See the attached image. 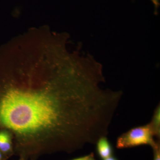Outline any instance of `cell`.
I'll list each match as a JSON object with an SVG mask.
<instances>
[{
	"label": "cell",
	"mask_w": 160,
	"mask_h": 160,
	"mask_svg": "<svg viewBox=\"0 0 160 160\" xmlns=\"http://www.w3.org/2000/svg\"><path fill=\"white\" fill-rule=\"evenodd\" d=\"M52 49H43L34 63L32 54V64L18 67L0 91V127L23 142L96 143L108 133L117 95L101 88L102 72L89 58L56 48L52 59Z\"/></svg>",
	"instance_id": "6da1fadb"
},
{
	"label": "cell",
	"mask_w": 160,
	"mask_h": 160,
	"mask_svg": "<svg viewBox=\"0 0 160 160\" xmlns=\"http://www.w3.org/2000/svg\"><path fill=\"white\" fill-rule=\"evenodd\" d=\"M150 124L135 127L121 135L117 140L116 146L119 149L131 148L142 145L154 147L157 142Z\"/></svg>",
	"instance_id": "7a4b0ae2"
},
{
	"label": "cell",
	"mask_w": 160,
	"mask_h": 160,
	"mask_svg": "<svg viewBox=\"0 0 160 160\" xmlns=\"http://www.w3.org/2000/svg\"><path fill=\"white\" fill-rule=\"evenodd\" d=\"M97 150L100 157L104 159L111 156L112 148L106 136L100 138L97 142Z\"/></svg>",
	"instance_id": "3957f363"
},
{
	"label": "cell",
	"mask_w": 160,
	"mask_h": 160,
	"mask_svg": "<svg viewBox=\"0 0 160 160\" xmlns=\"http://www.w3.org/2000/svg\"><path fill=\"white\" fill-rule=\"evenodd\" d=\"M151 126L155 137L159 138L160 136V105L157 107L154 111V114L152 119Z\"/></svg>",
	"instance_id": "277c9868"
},
{
	"label": "cell",
	"mask_w": 160,
	"mask_h": 160,
	"mask_svg": "<svg viewBox=\"0 0 160 160\" xmlns=\"http://www.w3.org/2000/svg\"><path fill=\"white\" fill-rule=\"evenodd\" d=\"M11 148V140L8 132L4 131L2 143L0 145V150L3 152H8Z\"/></svg>",
	"instance_id": "5b68a950"
},
{
	"label": "cell",
	"mask_w": 160,
	"mask_h": 160,
	"mask_svg": "<svg viewBox=\"0 0 160 160\" xmlns=\"http://www.w3.org/2000/svg\"><path fill=\"white\" fill-rule=\"evenodd\" d=\"M154 150V160H160V149L159 144L157 143L155 146L152 147Z\"/></svg>",
	"instance_id": "8992f818"
},
{
	"label": "cell",
	"mask_w": 160,
	"mask_h": 160,
	"mask_svg": "<svg viewBox=\"0 0 160 160\" xmlns=\"http://www.w3.org/2000/svg\"><path fill=\"white\" fill-rule=\"evenodd\" d=\"M155 6V14H156L158 12V9L160 6L159 0H151Z\"/></svg>",
	"instance_id": "52a82bcc"
},
{
	"label": "cell",
	"mask_w": 160,
	"mask_h": 160,
	"mask_svg": "<svg viewBox=\"0 0 160 160\" xmlns=\"http://www.w3.org/2000/svg\"><path fill=\"white\" fill-rule=\"evenodd\" d=\"M89 156V155H88L86 156H84L82 157L78 158L72 160H86Z\"/></svg>",
	"instance_id": "ba28073f"
},
{
	"label": "cell",
	"mask_w": 160,
	"mask_h": 160,
	"mask_svg": "<svg viewBox=\"0 0 160 160\" xmlns=\"http://www.w3.org/2000/svg\"><path fill=\"white\" fill-rule=\"evenodd\" d=\"M4 131L0 132V145L2 143V140L3 135H4Z\"/></svg>",
	"instance_id": "9c48e42d"
},
{
	"label": "cell",
	"mask_w": 160,
	"mask_h": 160,
	"mask_svg": "<svg viewBox=\"0 0 160 160\" xmlns=\"http://www.w3.org/2000/svg\"><path fill=\"white\" fill-rule=\"evenodd\" d=\"M86 160H96L95 159L94 157H93V155L91 154L89 155V156Z\"/></svg>",
	"instance_id": "30bf717a"
},
{
	"label": "cell",
	"mask_w": 160,
	"mask_h": 160,
	"mask_svg": "<svg viewBox=\"0 0 160 160\" xmlns=\"http://www.w3.org/2000/svg\"><path fill=\"white\" fill-rule=\"evenodd\" d=\"M103 160H117L115 158H113V157L110 156L109 158H106L104 159Z\"/></svg>",
	"instance_id": "8fae6325"
},
{
	"label": "cell",
	"mask_w": 160,
	"mask_h": 160,
	"mask_svg": "<svg viewBox=\"0 0 160 160\" xmlns=\"http://www.w3.org/2000/svg\"><path fill=\"white\" fill-rule=\"evenodd\" d=\"M2 158V153H1V152H0V160H1Z\"/></svg>",
	"instance_id": "7c38bea8"
}]
</instances>
